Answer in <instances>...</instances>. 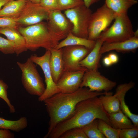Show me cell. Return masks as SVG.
<instances>
[{"label":"cell","instance_id":"cell-6","mask_svg":"<svg viewBox=\"0 0 138 138\" xmlns=\"http://www.w3.org/2000/svg\"><path fill=\"white\" fill-rule=\"evenodd\" d=\"M117 15L105 3L92 13L88 25V39L96 41L114 20Z\"/></svg>","mask_w":138,"mask_h":138},{"label":"cell","instance_id":"cell-36","mask_svg":"<svg viewBox=\"0 0 138 138\" xmlns=\"http://www.w3.org/2000/svg\"><path fill=\"white\" fill-rule=\"evenodd\" d=\"M84 5L87 7H89L94 4L97 3L100 0H83Z\"/></svg>","mask_w":138,"mask_h":138},{"label":"cell","instance_id":"cell-26","mask_svg":"<svg viewBox=\"0 0 138 138\" xmlns=\"http://www.w3.org/2000/svg\"><path fill=\"white\" fill-rule=\"evenodd\" d=\"M98 128L105 138H119V129H115L104 121L98 119Z\"/></svg>","mask_w":138,"mask_h":138},{"label":"cell","instance_id":"cell-8","mask_svg":"<svg viewBox=\"0 0 138 138\" xmlns=\"http://www.w3.org/2000/svg\"><path fill=\"white\" fill-rule=\"evenodd\" d=\"M51 55L50 50H46L44 54L41 56L36 54L31 55L30 58L35 64L39 66L43 72L46 87L45 91L41 96L39 97V101H43L54 95L60 92L57 84L54 81L51 73L49 61Z\"/></svg>","mask_w":138,"mask_h":138},{"label":"cell","instance_id":"cell-5","mask_svg":"<svg viewBox=\"0 0 138 138\" xmlns=\"http://www.w3.org/2000/svg\"><path fill=\"white\" fill-rule=\"evenodd\" d=\"M17 63L22 72L21 82L26 91L30 95L41 96L45 87L34 63L29 57L24 63L17 61Z\"/></svg>","mask_w":138,"mask_h":138},{"label":"cell","instance_id":"cell-34","mask_svg":"<svg viewBox=\"0 0 138 138\" xmlns=\"http://www.w3.org/2000/svg\"><path fill=\"white\" fill-rule=\"evenodd\" d=\"M14 137L10 130L0 129V138H14Z\"/></svg>","mask_w":138,"mask_h":138},{"label":"cell","instance_id":"cell-32","mask_svg":"<svg viewBox=\"0 0 138 138\" xmlns=\"http://www.w3.org/2000/svg\"><path fill=\"white\" fill-rule=\"evenodd\" d=\"M19 25L15 18L0 17V28L12 27L17 29Z\"/></svg>","mask_w":138,"mask_h":138},{"label":"cell","instance_id":"cell-24","mask_svg":"<svg viewBox=\"0 0 138 138\" xmlns=\"http://www.w3.org/2000/svg\"><path fill=\"white\" fill-rule=\"evenodd\" d=\"M26 117H22L16 120H6L0 117V129L19 132L26 128L28 125Z\"/></svg>","mask_w":138,"mask_h":138},{"label":"cell","instance_id":"cell-1","mask_svg":"<svg viewBox=\"0 0 138 138\" xmlns=\"http://www.w3.org/2000/svg\"><path fill=\"white\" fill-rule=\"evenodd\" d=\"M106 92L91 91L89 89L80 88L71 93H57L43 101L50 117L48 136L57 125L70 117L73 113L76 106L80 102L91 98L104 95Z\"/></svg>","mask_w":138,"mask_h":138},{"label":"cell","instance_id":"cell-10","mask_svg":"<svg viewBox=\"0 0 138 138\" xmlns=\"http://www.w3.org/2000/svg\"><path fill=\"white\" fill-rule=\"evenodd\" d=\"M62 49L64 72L87 70L82 67L80 63L87 56L91 50L81 46H67Z\"/></svg>","mask_w":138,"mask_h":138},{"label":"cell","instance_id":"cell-9","mask_svg":"<svg viewBox=\"0 0 138 138\" xmlns=\"http://www.w3.org/2000/svg\"><path fill=\"white\" fill-rule=\"evenodd\" d=\"M50 10L40 3L27 1L21 14L15 19L16 20L19 25L28 26L36 24L48 20Z\"/></svg>","mask_w":138,"mask_h":138},{"label":"cell","instance_id":"cell-29","mask_svg":"<svg viewBox=\"0 0 138 138\" xmlns=\"http://www.w3.org/2000/svg\"><path fill=\"white\" fill-rule=\"evenodd\" d=\"M59 138H87L81 128H75L66 131Z\"/></svg>","mask_w":138,"mask_h":138},{"label":"cell","instance_id":"cell-37","mask_svg":"<svg viewBox=\"0 0 138 138\" xmlns=\"http://www.w3.org/2000/svg\"><path fill=\"white\" fill-rule=\"evenodd\" d=\"M104 65L106 67H109L112 64L108 56L105 57L103 60Z\"/></svg>","mask_w":138,"mask_h":138},{"label":"cell","instance_id":"cell-33","mask_svg":"<svg viewBox=\"0 0 138 138\" xmlns=\"http://www.w3.org/2000/svg\"><path fill=\"white\" fill-rule=\"evenodd\" d=\"M40 4L50 10H59L58 0H40Z\"/></svg>","mask_w":138,"mask_h":138},{"label":"cell","instance_id":"cell-21","mask_svg":"<svg viewBox=\"0 0 138 138\" xmlns=\"http://www.w3.org/2000/svg\"><path fill=\"white\" fill-rule=\"evenodd\" d=\"M109 115L111 125L115 129H122L134 126L130 119L121 109L117 112L109 114Z\"/></svg>","mask_w":138,"mask_h":138},{"label":"cell","instance_id":"cell-11","mask_svg":"<svg viewBox=\"0 0 138 138\" xmlns=\"http://www.w3.org/2000/svg\"><path fill=\"white\" fill-rule=\"evenodd\" d=\"M116 85V82L102 75L97 70H87L85 72L80 87H88L91 91L109 92Z\"/></svg>","mask_w":138,"mask_h":138},{"label":"cell","instance_id":"cell-4","mask_svg":"<svg viewBox=\"0 0 138 138\" xmlns=\"http://www.w3.org/2000/svg\"><path fill=\"white\" fill-rule=\"evenodd\" d=\"M134 34L127 13H124L117 14L113 25L103 32L98 38L104 43H114L127 40Z\"/></svg>","mask_w":138,"mask_h":138},{"label":"cell","instance_id":"cell-14","mask_svg":"<svg viewBox=\"0 0 138 138\" xmlns=\"http://www.w3.org/2000/svg\"><path fill=\"white\" fill-rule=\"evenodd\" d=\"M138 47L137 30L134 32V35L133 37L126 40L114 43H103L100 49V53L101 55L106 52L113 50L122 52L133 51Z\"/></svg>","mask_w":138,"mask_h":138},{"label":"cell","instance_id":"cell-30","mask_svg":"<svg viewBox=\"0 0 138 138\" xmlns=\"http://www.w3.org/2000/svg\"><path fill=\"white\" fill-rule=\"evenodd\" d=\"M0 51L5 54L15 53L14 43L8 39L0 36Z\"/></svg>","mask_w":138,"mask_h":138},{"label":"cell","instance_id":"cell-25","mask_svg":"<svg viewBox=\"0 0 138 138\" xmlns=\"http://www.w3.org/2000/svg\"><path fill=\"white\" fill-rule=\"evenodd\" d=\"M82 129L87 138H105L98 128V119L94 120Z\"/></svg>","mask_w":138,"mask_h":138},{"label":"cell","instance_id":"cell-18","mask_svg":"<svg viewBox=\"0 0 138 138\" xmlns=\"http://www.w3.org/2000/svg\"><path fill=\"white\" fill-rule=\"evenodd\" d=\"M96 41L93 48L80 63L82 67L88 70H97L99 66V60L101 55L100 53V50L104 42L99 38Z\"/></svg>","mask_w":138,"mask_h":138},{"label":"cell","instance_id":"cell-20","mask_svg":"<svg viewBox=\"0 0 138 138\" xmlns=\"http://www.w3.org/2000/svg\"><path fill=\"white\" fill-rule=\"evenodd\" d=\"M26 0H10L0 10V17L16 19L21 14L27 2Z\"/></svg>","mask_w":138,"mask_h":138},{"label":"cell","instance_id":"cell-19","mask_svg":"<svg viewBox=\"0 0 138 138\" xmlns=\"http://www.w3.org/2000/svg\"><path fill=\"white\" fill-rule=\"evenodd\" d=\"M96 42V41L76 36L71 32L54 48L58 49L67 46H81L91 50L94 47Z\"/></svg>","mask_w":138,"mask_h":138},{"label":"cell","instance_id":"cell-31","mask_svg":"<svg viewBox=\"0 0 138 138\" xmlns=\"http://www.w3.org/2000/svg\"><path fill=\"white\" fill-rule=\"evenodd\" d=\"M138 137V127L119 129L120 138H137Z\"/></svg>","mask_w":138,"mask_h":138},{"label":"cell","instance_id":"cell-22","mask_svg":"<svg viewBox=\"0 0 138 138\" xmlns=\"http://www.w3.org/2000/svg\"><path fill=\"white\" fill-rule=\"evenodd\" d=\"M99 96L103 106L108 114L117 112L121 110L119 101L115 94L112 95L111 93L107 92Z\"/></svg>","mask_w":138,"mask_h":138},{"label":"cell","instance_id":"cell-39","mask_svg":"<svg viewBox=\"0 0 138 138\" xmlns=\"http://www.w3.org/2000/svg\"><path fill=\"white\" fill-rule=\"evenodd\" d=\"M35 3H39L40 0H26Z\"/></svg>","mask_w":138,"mask_h":138},{"label":"cell","instance_id":"cell-13","mask_svg":"<svg viewBox=\"0 0 138 138\" xmlns=\"http://www.w3.org/2000/svg\"><path fill=\"white\" fill-rule=\"evenodd\" d=\"M86 71L80 70L64 71L56 83L60 92L71 93L77 90L80 88Z\"/></svg>","mask_w":138,"mask_h":138},{"label":"cell","instance_id":"cell-35","mask_svg":"<svg viewBox=\"0 0 138 138\" xmlns=\"http://www.w3.org/2000/svg\"><path fill=\"white\" fill-rule=\"evenodd\" d=\"M108 56L112 64L117 63L118 61V56L114 53H111Z\"/></svg>","mask_w":138,"mask_h":138},{"label":"cell","instance_id":"cell-23","mask_svg":"<svg viewBox=\"0 0 138 138\" xmlns=\"http://www.w3.org/2000/svg\"><path fill=\"white\" fill-rule=\"evenodd\" d=\"M137 3V0H105V4L118 14L127 13L130 8Z\"/></svg>","mask_w":138,"mask_h":138},{"label":"cell","instance_id":"cell-27","mask_svg":"<svg viewBox=\"0 0 138 138\" xmlns=\"http://www.w3.org/2000/svg\"><path fill=\"white\" fill-rule=\"evenodd\" d=\"M8 85L0 79V98L3 99L8 106L10 112L14 113L15 110L14 106L11 103L7 95Z\"/></svg>","mask_w":138,"mask_h":138},{"label":"cell","instance_id":"cell-16","mask_svg":"<svg viewBox=\"0 0 138 138\" xmlns=\"http://www.w3.org/2000/svg\"><path fill=\"white\" fill-rule=\"evenodd\" d=\"M0 34L5 36L14 43L15 53L17 56L28 50L25 38L17 29L12 27L0 28Z\"/></svg>","mask_w":138,"mask_h":138},{"label":"cell","instance_id":"cell-12","mask_svg":"<svg viewBox=\"0 0 138 138\" xmlns=\"http://www.w3.org/2000/svg\"><path fill=\"white\" fill-rule=\"evenodd\" d=\"M47 21L48 26L50 30L63 39L71 32L72 24L62 11L50 10Z\"/></svg>","mask_w":138,"mask_h":138},{"label":"cell","instance_id":"cell-3","mask_svg":"<svg viewBox=\"0 0 138 138\" xmlns=\"http://www.w3.org/2000/svg\"><path fill=\"white\" fill-rule=\"evenodd\" d=\"M17 30L24 38L28 50L32 51L40 47L50 50L63 39L53 33L47 23L43 21L26 27L19 26Z\"/></svg>","mask_w":138,"mask_h":138},{"label":"cell","instance_id":"cell-2","mask_svg":"<svg viewBox=\"0 0 138 138\" xmlns=\"http://www.w3.org/2000/svg\"><path fill=\"white\" fill-rule=\"evenodd\" d=\"M96 119L102 120L111 125L109 114L104 109L98 96L78 103L72 114L58 124L47 138H59L62 134L69 129L82 128Z\"/></svg>","mask_w":138,"mask_h":138},{"label":"cell","instance_id":"cell-15","mask_svg":"<svg viewBox=\"0 0 138 138\" xmlns=\"http://www.w3.org/2000/svg\"><path fill=\"white\" fill-rule=\"evenodd\" d=\"M135 85V83L132 81L120 84L117 87L114 94L119 100L120 108L123 112L130 119L134 126L138 127V115L131 112L125 100L126 93L134 87Z\"/></svg>","mask_w":138,"mask_h":138},{"label":"cell","instance_id":"cell-28","mask_svg":"<svg viewBox=\"0 0 138 138\" xmlns=\"http://www.w3.org/2000/svg\"><path fill=\"white\" fill-rule=\"evenodd\" d=\"M59 10L65 11L84 5L83 0H58Z\"/></svg>","mask_w":138,"mask_h":138},{"label":"cell","instance_id":"cell-17","mask_svg":"<svg viewBox=\"0 0 138 138\" xmlns=\"http://www.w3.org/2000/svg\"><path fill=\"white\" fill-rule=\"evenodd\" d=\"M50 50V67L53 79L56 84L64 72L62 49H56L53 48Z\"/></svg>","mask_w":138,"mask_h":138},{"label":"cell","instance_id":"cell-7","mask_svg":"<svg viewBox=\"0 0 138 138\" xmlns=\"http://www.w3.org/2000/svg\"><path fill=\"white\" fill-rule=\"evenodd\" d=\"M92 13L89 8L84 5L64 11V14L72 24L71 32L73 34L88 39V25Z\"/></svg>","mask_w":138,"mask_h":138},{"label":"cell","instance_id":"cell-38","mask_svg":"<svg viewBox=\"0 0 138 138\" xmlns=\"http://www.w3.org/2000/svg\"><path fill=\"white\" fill-rule=\"evenodd\" d=\"M10 0H0V10L1 7Z\"/></svg>","mask_w":138,"mask_h":138}]
</instances>
